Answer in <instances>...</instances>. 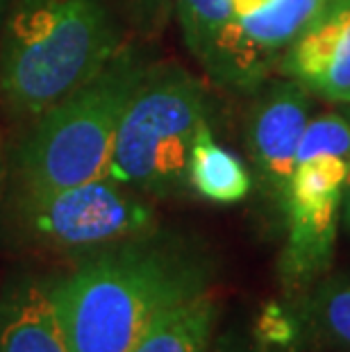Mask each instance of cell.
I'll use <instances>...</instances> for the list:
<instances>
[{
  "label": "cell",
  "mask_w": 350,
  "mask_h": 352,
  "mask_svg": "<svg viewBox=\"0 0 350 352\" xmlns=\"http://www.w3.org/2000/svg\"><path fill=\"white\" fill-rule=\"evenodd\" d=\"M212 277L200 245L148 232L98 248L48 294L69 352H135L162 316L210 291Z\"/></svg>",
  "instance_id": "1"
},
{
  "label": "cell",
  "mask_w": 350,
  "mask_h": 352,
  "mask_svg": "<svg viewBox=\"0 0 350 352\" xmlns=\"http://www.w3.org/2000/svg\"><path fill=\"white\" fill-rule=\"evenodd\" d=\"M0 34V96L23 116L43 114L123 46L102 0H14Z\"/></svg>",
  "instance_id": "2"
},
{
  "label": "cell",
  "mask_w": 350,
  "mask_h": 352,
  "mask_svg": "<svg viewBox=\"0 0 350 352\" xmlns=\"http://www.w3.org/2000/svg\"><path fill=\"white\" fill-rule=\"evenodd\" d=\"M148 66L123 43L91 80L39 114L21 151L23 193H48L107 175L118 123Z\"/></svg>",
  "instance_id": "3"
},
{
  "label": "cell",
  "mask_w": 350,
  "mask_h": 352,
  "mask_svg": "<svg viewBox=\"0 0 350 352\" xmlns=\"http://www.w3.org/2000/svg\"><path fill=\"white\" fill-rule=\"evenodd\" d=\"M210 123V100L196 76L175 64L148 66L118 123L107 177L151 196L189 186V155Z\"/></svg>",
  "instance_id": "4"
},
{
  "label": "cell",
  "mask_w": 350,
  "mask_h": 352,
  "mask_svg": "<svg viewBox=\"0 0 350 352\" xmlns=\"http://www.w3.org/2000/svg\"><path fill=\"white\" fill-rule=\"evenodd\" d=\"M19 221L32 241L55 250H98L153 232L155 212L111 177L48 193H21Z\"/></svg>",
  "instance_id": "5"
},
{
  "label": "cell",
  "mask_w": 350,
  "mask_h": 352,
  "mask_svg": "<svg viewBox=\"0 0 350 352\" xmlns=\"http://www.w3.org/2000/svg\"><path fill=\"white\" fill-rule=\"evenodd\" d=\"M348 170L350 162L344 157H314L296 164L280 205L287 236L278 271L287 291L314 287L330 271Z\"/></svg>",
  "instance_id": "6"
},
{
  "label": "cell",
  "mask_w": 350,
  "mask_h": 352,
  "mask_svg": "<svg viewBox=\"0 0 350 352\" xmlns=\"http://www.w3.org/2000/svg\"><path fill=\"white\" fill-rule=\"evenodd\" d=\"M248 121L245 146L262 191L282 205L296 168L298 144L314 116V96L289 78H271L257 89Z\"/></svg>",
  "instance_id": "7"
},
{
  "label": "cell",
  "mask_w": 350,
  "mask_h": 352,
  "mask_svg": "<svg viewBox=\"0 0 350 352\" xmlns=\"http://www.w3.org/2000/svg\"><path fill=\"white\" fill-rule=\"evenodd\" d=\"M275 73L294 80L316 100L350 104V0H325L280 55Z\"/></svg>",
  "instance_id": "8"
},
{
  "label": "cell",
  "mask_w": 350,
  "mask_h": 352,
  "mask_svg": "<svg viewBox=\"0 0 350 352\" xmlns=\"http://www.w3.org/2000/svg\"><path fill=\"white\" fill-rule=\"evenodd\" d=\"M184 46L219 85L255 94L273 73L252 55L237 28L232 0H175Z\"/></svg>",
  "instance_id": "9"
},
{
  "label": "cell",
  "mask_w": 350,
  "mask_h": 352,
  "mask_svg": "<svg viewBox=\"0 0 350 352\" xmlns=\"http://www.w3.org/2000/svg\"><path fill=\"white\" fill-rule=\"evenodd\" d=\"M325 0H232L241 39L271 73Z\"/></svg>",
  "instance_id": "10"
},
{
  "label": "cell",
  "mask_w": 350,
  "mask_h": 352,
  "mask_svg": "<svg viewBox=\"0 0 350 352\" xmlns=\"http://www.w3.org/2000/svg\"><path fill=\"white\" fill-rule=\"evenodd\" d=\"M0 352H69L48 287L25 282L0 298Z\"/></svg>",
  "instance_id": "11"
},
{
  "label": "cell",
  "mask_w": 350,
  "mask_h": 352,
  "mask_svg": "<svg viewBox=\"0 0 350 352\" xmlns=\"http://www.w3.org/2000/svg\"><path fill=\"white\" fill-rule=\"evenodd\" d=\"M189 186L200 198L216 205L241 202L252 189V177L245 164L228 148L216 144L212 125L198 130L189 155Z\"/></svg>",
  "instance_id": "12"
},
{
  "label": "cell",
  "mask_w": 350,
  "mask_h": 352,
  "mask_svg": "<svg viewBox=\"0 0 350 352\" xmlns=\"http://www.w3.org/2000/svg\"><path fill=\"white\" fill-rule=\"evenodd\" d=\"M216 318L219 305L210 291H205L162 316L135 352H207Z\"/></svg>",
  "instance_id": "13"
},
{
  "label": "cell",
  "mask_w": 350,
  "mask_h": 352,
  "mask_svg": "<svg viewBox=\"0 0 350 352\" xmlns=\"http://www.w3.org/2000/svg\"><path fill=\"white\" fill-rule=\"evenodd\" d=\"M303 325L327 348L350 352V273L325 275L311 287Z\"/></svg>",
  "instance_id": "14"
},
{
  "label": "cell",
  "mask_w": 350,
  "mask_h": 352,
  "mask_svg": "<svg viewBox=\"0 0 350 352\" xmlns=\"http://www.w3.org/2000/svg\"><path fill=\"white\" fill-rule=\"evenodd\" d=\"M314 157H344L350 162V104L311 116L305 125L296 164Z\"/></svg>",
  "instance_id": "15"
},
{
  "label": "cell",
  "mask_w": 350,
  "mask_h": 352,
  "mask_svg": "<svg viewBox=\"0 0 350 352\" xmlns=\"http://www.w3.org/2000/svg\"><path fill=\"white\" fill-rule=\"evenodd\" d=\"M303 332V318L282 302H266L257 314L255 343L264 350H294Z\"/></svg>",
  "instance_id": "16"
},
{
  "label": "cell",
  "mask_w": 350,
  "mask_h": 352,
  "mask_svg": "<svg viewBox=\"0 0 350 352\" xmlns=\"http://www.w3.org/2000/svg\"><path fill=\"white\" fill-rule=\"evenodd\" d=\"M212 352H262V348H259L257 343H252L248 336L230 329V332L219 336V341L214 343Z\"/></svg>",
  "instance_id": "17"
},
{
  "label": "cell",
  "mask_w": 350,
  "mask_h": 352,
  "mask_svg": "<svg viewBox=\"0 0 350 352\" xmlns=\"http://www.w3.org/2000/svg\"><path fill=\"white\" fill-rule=\"evenodd\" d=\"M341 223H344L346 232L350 234V170H348V182L344 191V207H341Z\"/></svg>",
  "instance_id": "18"
},
{
  "label": "cell",
  "mask_w": 350,
  "mask_h": 352,
  "mask_svg": "<svg viewBox=\"0 0 350 352\" xmlns=\"http://www.w3.org/2000/svg\"><path fill=\"white\" fill-rule=\"evenodd\" d=\"M168 3H171V0H144L146 7H151V10H160V12L166 10Z\"/></svg>",
  "instance_id": "19"
},
{
  "label": "cell",
  "mask_w": 350,
  "mask_h": 352,
  "mask_svg": "<svg viewBox=\"0 0 350 352\" xmlns=\"http://www.w3.org/2000/svg\"><path fill=\"white\" fill-rule=\"evenodd\" d=\"M10 7H12V0H0V28L5 23V16H7V12H10Z\"/></svg>",
  "instance_id": "20"
},
{
  "label": "cell",
  "mask_w": 350,
  "mask_h": 352,
  "mask_svg": "<svg viewBox=\"0 0 350 352\" xmlns=\"http://www.w3.org/2000/svg\"><path fill=\"white\" fill-rule=\"evenodd\" d=\"M0 175H3V157H0Z\"/></svg>",
  "instance_id": "21"
}]
</instances>
